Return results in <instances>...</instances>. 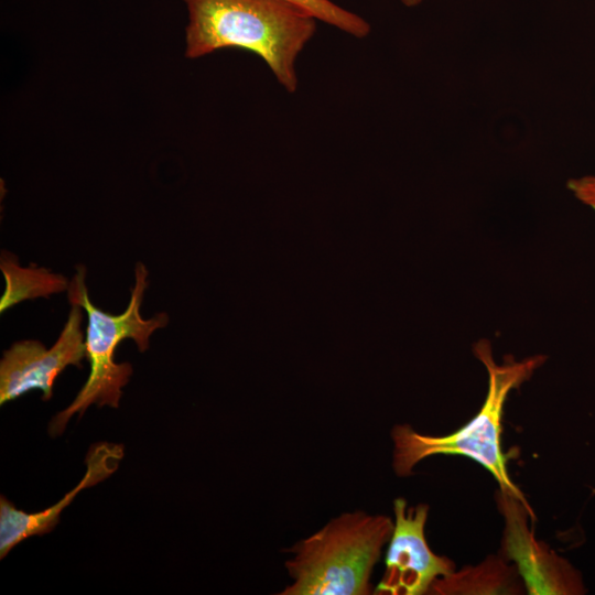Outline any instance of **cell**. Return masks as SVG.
<instances>
[{
	"instance_id": "6da1fadb",
	"label": "cell",
	"mask_w": 595,
	"mask_h": 595,
	"mask_svg": "<svg viewBox=\"0 0 595 595\" xmlns=\"http://www.w3.org/2000/svg\"><path fill=\"white\" fill-rule=\"evenodd\" d=\"M185 56L241 48L261 57L289 93L298 89L295 63L316 31V19L284 0H184Z\"/></svg>"
},
{
	"instance_id": "7a4b0ae2",
	"label": "cell",
	"mask_w": 595,
	"mask_h": 595,
	"mask_svg": "<svg viewBox=\"0 0 595 595\" xmlns=\"http://www.w3.org/2000/svg\"><path fill=\"white\" fill-rule=\"evenodd\" d=\"M475 357L488 375L486 398L477 414L461 429L448 435H426L408 424L393 428V469L398 476L412 474L422 459L437 455H463L485 469L497 480L499 490L513 495L529 505L507 470V455L502 451V416L508 396L528 381L545 363L544 355H533L517 360L509 357L502 364L495 360L491 343L480 339L473 347ZM530 506V505H529Z\"/></svg>"
},
{
	"instance_id": "3957f363",
	"label": "cell",
	"mask_w": 595,
	"mask_h": 595,
	"mask_svg": "<svg viewBox=\"0 0 595 595\" xmlns=\"http://www.w3.org/2000/svg\"><path fill=\"white\" fill-rule=\"evenodd\" d=\"M85 278V268L78 266L69 281L67 296L71 305L82 306L87 314L85 345L89 375L73 402L51 420L48 434L53 437L64 432L74 414L78 413L80 418L91 404L118 408L122 388L132 375V366L129 363L115 361L116 348L123 339L130 338L137 344L139 351L143 353L149 348V339L154 331L169 323L165 313L150 318H144L140 313L149 283L148 270L142 262L136 263L130 302L126 310L117 315L104 312L90 301Z\"/></svg>"
},
{
	"instance_id": "277c9868",
	"label": "cell",
	"mask_w": 595,
	"mask_h": 595,
	"mask_svg": "<svg viewBox=\"0 0 595 595\" xmlns=\"http://www.w3.org/2000/svg\"><path fill=\"white\" fill-rule=\"evenodd\" d=\"M393 521L383 515L345 512L288 550L292 583L282 595H366Z\"/></svg>"
},
{
	"instance_id": "5b68a950",
	"label": "cell",
	"mask_w": 595,
	"mask_h": 595,
	"mask_svg": "<svg viewBox=\"0 0 595 595\" xmlns=\"http://www.w3.org/2000/svg\"><path fill=\"white\" fill-rule=\"evenodd\" d=\"M497 505L504 518L501 555L511 562L529 595H578L585 587L578 571L534 537L532 508L499 490Z\"/></svg>"
},
{
	"instance_id": "8992f818",
	"label": "cell",
	"mask_w": 595,
	"mask_h": 595,
	"mask_svg": "<svg viewBox=\"0 0 595 595\" xmlns=\"http://www.w3.org/2000/svg\"><path fill=\"white\" fill-rule=\"evenodd\" d=\"M393 511V530L388 542L386 569L375 593L429 594L439 578L455 571V563L447 556L434 553L426 542L428 505L410 507L404 498H397Z\"/></svg>"
},
{
	"instance_id": "52a82bcc",
	"label": "cell",
	"mask_w": 595,
	"mask_h": 595,
	"mask_svg": "<svg viewBox=\"0 0 595 595\" xmlns=\"http://www.w3.org/2000/svg\"><path fill=\"white\" fill-rule=\"evenodd\" d=\"M82 306L72 305L58 338L51 348L40 340H19L3 351L0 360V404L40 390L50 400L57 376L67 367L82 368L86 359Z\"/></svg>"
},
{
	"instance_id": "ba28073f",
	"label": "cell",
	"mask_w": 595,
	"mask_h": 595,
	"mask_svg": "<svg viewBox=\"0 0 595 595\" xmlns=\"http://www.w3.org/2000/svg\"><path fill=\"white\" fill-rule=\"evenodd\" d=\"M122 457V445L108 442L94 444L86 455V473L82 480L54 506L39 512L29 513L20 510L1 496L0 559H4L14 547L28 538L51 532L58 523L62 511L77 494L112 475Z\"/></svg>"
},
{
	"instance_id": "9c48e42d",
	"label": "cell",
	"mask_w": 595,
	"mask_h": 595,
	"mask_svg": "<svg viewBox=\"0 0 595 595\" xmlns=\"http://www.w3.org/2000/svg\"><path fill=\"white\" fill-rule=\"evenodd\" d=\"M526 591L516 566L502 555H489L477 565H468L439 578L429 594L516 595Z\"/></svg>"
},
{
	"instance_id": "30bf717a",
	"label": "cell",
	"mask_w": 595,
	"mask_h": 595,
	"mask_svg": "<svg viewBox=\"0 0 595 595\" xmlns=\"http://www.w3.org/2000/svg\"><path fill=\"white\" fill-rule=\"evenodd\" d=\"M0 269L6 281L0 299L1 313L22 301L48 299L52 294L67 291L69 286V281L64 275L45 268L21 267L17 258L6 251L1 253Z\"/></svg>"
},
{
	"instance_id": "8fae6325",
	"label": "cell",
	"mask_w": 595,
	"mask_h": 595,
	"mask_svg": "<svg viewBox=\"0 0 595 595\" xmlns=\"http://www.w3.org/2000/svg\"><path fill=\"white\" fill-rule=\"evenodd\" d=\"M310 13L317 21L325 22L358 39L370 32L369 23L360 15L344 9L332 0H284Z\"/></svg>"
},
{
	"instance_id": "7c38bea8",
	"label": "cell",
	"mask_w": 595,
	"mask_h": 595,
	"mask_svg": "<svg viewBox=\"0 0 595 595\" xmlns=\"http://www.w3.org/2000/svg\"><path fill=\"white\" fill-rule=\"evenodd\" d=\"M567 188L580 203L595 212V175L571 178Z\"/></svg>"
},
{
	"instance_id": "4fadbf2b",
	"label": "cell",
	"mask_w": 595,
	"mask_h": 595,
	"mask_svg": "<svg viewBox=\"0 0 595 595\" xmlns=\"http://www.w3.org/2000/svg\"><path fill=\"white\" fill-rule=\"evenodd\" d=\"M405 7L412 8L419 6L422 0H400Z\"/></svg>"
}]
</instances>
